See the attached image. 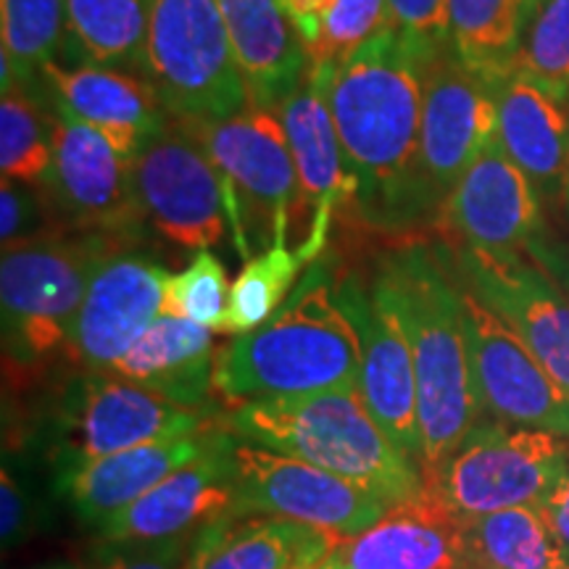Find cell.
I'll return each mask as SVG.
<instances>
[{"label": "cell", "instance_id": "f6af8a7d", "mask_svg": "<svg viewBox=\"0 0 569 569\" xmlns=\"http://www.w3.org/2000/svg\"><path fill=\"white\" fill-rule=\"evenodd\" d=\"M561 209L569 217V159H567V174H565V190H561Z\"/></svg>", "mask_w": 569, "mask_h": 569}, {"label": "cell", "instance_id": "2e32d148", "mask_svg": "<svg viewBox=\"0 0 569 569\" xmlns=\"http://www.w3.org/2000/svg\"><path fill=\"white\" fill-rule=\"evenodd\" d=\"M169 274L132 243L106 253L92 269L63 356L80 369H111L161 317Z\"/></svg>", "mask_w": 569, "mask_h": 569}, {"label": "cell", "instance_id": "681fc988", "mask_svg": "<svg viewBox=\"0 0 569 569\" xmlns=\"http://www.w3.org/2000/svg\"><path fill=\"white\" fill-rule=\"evenodd\" d=\"M565 569H569V567H565Z\"/></svg>", "mask_w": 569, "mask_h": 569}, {"label": "cell", "instance_id": "9c48e42d", "mask_svg": "<svg viewBox=\"0 0 569 569\" xmlns=\"http://www.w3.org/2000/svg\"><path fill=\"white\" fill-rule=\"evenodd\" d=\"M219 415L182 409L109 369H80L63 386L51 419V457L67 472L111 453L206 430Z\"/></svg>", "mask_w": 569, "mask_h": 569}, {"label": "cell", "instance_id": "8992f818", "mask_svg": "<svg viewBox=\"0 0 569 569\" xmlns=\"http://www.w3.org/2000/svg\"><path fill=\"white\" fill-rule=\"evenodd\" d=\"M219 169L230 209L234 246L288 243L290 213L301 206L296 161L277 109L248 106L224 119H182Z\"/></svg>", "mask_w": 569, "mask_h": 569}, {"label": "cell", "instance_id": "8fae6325", "mask_svg": "<svg viewBox=\"0 0 569 569\" xmlns=\"http://www.w3.org/2000/svg\"><path fill=\"white\" fill-rule=\"evenodd\" d=\"M132 190L142 222L184 251H209L232 232L222 174L182 119L134 156Z\"/></svg>", "mask_w": 569, "mask_h": 569}, {"label": "cell", "instance_id": "5b68a950", "mask_svg": "<svg viewBox=\"0 0 569 569\" xmlns=\"http://www.w3.org/2000/svg\"><path fill=\"white\" fill-rule=\"evenodd\" d=\"M122 243L134 240L101 232H63L3 251L0 309L6 365L32 372L51 356L67 351L92 269Z\"/></svg>", "mask_w": 569, "mask_h": 569}, {"label": "cell", "instance_id": "6da1fadb", "mask_svg": "<svg viewBox=\"0 0 569 569\" xmlns=\"http://www.w3.org/2000/svg\"><path fill=\"white\" fill-rule=\"evenodd\" d=\"M432 59L382 24L332 74L330 109L351 198L361 217L382 230L415 224L411 180Z\"/></svg>", "mask_w": 569, "mask_h": 569}, {"label": "cell", "instance_id": "c3c4849f", "mask_svg": "<svg viewBox=\"0 0 569 569\" xmlns=\"http://www.w3.org/2000/svg\"><path fill=\"white\" fill-rule=\"evenodd\" d=\"M317 565H319V561H317ZM317 565H301V567H293V569H315Z\"/></svg>", "mask_w": 569, "mask_h": 569}, {"label": "cell", "instance_id": "4dcf8cb0", "mask_svg": "<svg viewBox=\"0 0 569 569\" xmlns=\"http://www.w3.org/2000/svg\"><path fill=\"white\" fill-rule=\"evenodd\" d=\"M53 163L48 82L17 84L0 101V172L6 180L42 184Z\"/></svg>", "mask_w": 569, "mask_h": 569}, {"label": "cell", "instance_id": "7bdbcfd3", "mask_svg": "<svg viewBox=\"0 0 569 569\" xmlns=\"http://www.w3.org/2000/svg\"><path fill=\"white\" fill-rule=\"evenodd\" d=\"M540 507L549 515L553 530H557V536L565 540V546L569 549V467Z\"/></svg>", "mask_w": 569, "mask_h": 569}, {"label": "cell", "instance_id": "d4e9b609", "mask_svg": "<svg viewBox=\"0 0 569 569\" xmlns=\"http://www.w3.org/2000/svg\"><path fill=\"white\" fill-rule=\"evenodd\" d=\"M343 540L269 515H227L196 532L184 569H293L317 565Z\"/></svg>", "mask_w": 569, "mask_h": 569}, {"label": "cell", "instance_id": "44dd1931", "mask_svg": "<svg viewBox=\"0 0 569 569\" xmlns=\"http://www.w3.org/2000/svg\"><path fill=\"white\" fill-rule=\"evenodd\" d=\"M53 98L96 127L124 159H134L142 148L174 122L161 92L146 74L130 69L92 67V63H46L42 69Z\"/></svg>", "mask_w": 569, "mask_h": 569}, {"label": "cell", "instance_id": "7c38bea8", "mask_svg": "<svg viewBox=\"0 0 569 569\" xmlns=\"http://www.w3.org/2000/svg\"><path fill=\"white\" fill-rule=\"evenodd\" d=\"M53 163L42 190L63 232H101L134 240L142 213L132 190V161L96 127L74 117L48 88Z\"/></svg>", "mask_w": 569, "mask_h": 569}, {"label": "cell", "instance_id": "74e56055", "mask_svg": "<svg viewBox=\"0 0 569 569\" xmlns=\"http://www.w3.org/2000/svg\"><path fill=\"white\" fill-rule=\"evenodd\" d=\"M386 24L419 51L438 56L448 46V0H386Z\"/></svg>", "mask_w": 569, "mask_h": 569}, {"label": "cell", "instance_id": "1f68e13d", "mask_svg": "<svg viewBox=\"0 0 569 569\" xmlns=\"http://www.w3.org/2000/svg\"><path fill=\"white\" fill-rule=\"evenodd\" d=\"M303 264L309 261L298 248H288V243H277L248 259L243 272L230 284L222 336L238 338L264 325L288 301Z\"/></svg>", "mask_w": 569, "mask_h": 569}, {"label": "cell", "instance_id": "30bf717a", "mask_svg": "<svg viewBox=\"0 0 569 569\" xmlns=\"http://www.w3.org/2000/svg\"><path fill=\"white\" fill-rule=\"evenodd\" d=\"M493 84L465 67L451 42L432 59L425 80L422 127L411 180L415 224L440 217L448 196L482 148L496 138Z\"/></svg>", "mask_w": 569, "mask_h": 569}, {"label": "cell", "instance_id": "bcb514c9", "mask_svg": "<svg viewBox=\"0 0 569 569\" xmlns=\"http://www.w3.org/2000/svg\"><path fill=\"white\" fill-rule=\"evenodd\" d=\"M540 3H543V0H525V11H528V19L532 17V11H536Z\"/></svg>", "mask_w": 569, "mask_h": 569}, {"label": "cell", "instance_id": "277c9868", "mask_svg": "<svg viewBox=\"0 0 569 569\" xmlns=\"http://www.w3.org/2000/svg\"><path fill=\"white\" fill-rule=\"evenodd\" d=\"M219 425L246 443L309 461L372 490L388 507L415 501L427 490L425 469L377 425L359 386L232 403L219 415Z\"/></svg>", "mask_w": 569, "mask_h": 569}, {"label": "cell", "instance_id": "83f0119b", "mask_svg": "<svg viewBox=\"0 0 569 569\" xmlns=\"http://www.w3.org/2000/svg\"><path fill=\"white\" fill-rule=\"evenodd\" d=\"M469 569H565L569 549L543 507H511L461 519Z\"/></svg>", "mask_w": 569, "mask_h": 569}, {"label": "cell", "instance_id": "484cf974", "mask_svg": "<svg viewBox=\"0 0 569 569\" xmlns=\"http://www.w3.org/2000/svg\"><path fill=\"white\" fill-rule=\"evenodd\" d=\"M213 336L217 332L190 319L161 315L109 372L153 390L177 407L206 411L217 398Z\"/></svg>", "mask_w": 569, "mask_h": 569}, {"label": "cell", "instance_id": "3957f363", "mask_svg": "<svg viewBox=\"0 0 569 569\" xmlns=\"http://www.w3.org/2000/svg\"><path fill=\"white\" fill-rule=\"evenodd\" d=\"M361 343L317 264L264 325L217 351L213 390L227 403L315 396L359 386Z\"/></svg>", "mask_w": 569, "mask_h": 569}, {"label": "cell", "instance_id": "ac0fdd59", "mask_svg": "<svg viewBox=\"0 0 569 569\" xmlns=\"http://www.w3.org/2000/svg\"><path fill=\"white\" fill-rule=\"evenodd\" d=\"M440 222L461 246L525 253L549 232L546 206L498 134L482 148L440 211Z\"/></svg>", "mask_w": 569, "mask_h": 569}, {"label": "cell", "instance_id": "5bb4252c", "mask_svg": "<svg viewBox=\"0 0 569 569\" xmlns=\"http://www.w3.org/2000/svg\"><path fill=\"white\" fill-rule=\"evenodd\" d=\"M457 280L530 348L569 398V293L528 253L440 246Z\"/></svg>", "mask_w": 569, "mask_h": 569}, {"label": "cell", "instance_id": "f546056e", "mask_svg": "<svg viewBox=\"0 0 569 569\" xmlns=\"http://www.w3.org/2000/svg\"><path fill=\"white\" fill-rule=\"evenodd\" d=\"M525 24V0H448L451 51L490 84L517 69Z\"/></svg>", "mask_w": 569, "mask_h": 569}, {"label": "cell", "instance_id": "ee69618b", "mask_svg": "<svg viewBox=\"0 0 569 569\" xmlns=\"http://www.w3.org/2000/svg\"><path fill=\"white\" fill-rule=\"evenodd\" d=\"M315 569H346V565H343V559H340V553L336 549L330 553V557H325L322 561H319Z\"/></svg>", "mask_w": 569, "mask_h": 569}, {"label": "cell", "instance_id": "4fadbf2b", "mask_svg": "<svg viewBox=\"0 0 569 569\" xmlns=\"http://www.w3.org/2000/svg\"><path fill=\"white\" fill-rule=\"evenodd\" d=\"M234 472L238 490L232 511L293 519L340 540L372 528L390 509L380 496L351 480L238 438Z\"/></svg>", "mask_w": 569, "mask_h": 569}, {"label": "cell", "instance_id": "9a60e30c", "mask_svg": "<svg viewBox=\"0 0 569 569\" xmlns=\"http://www.w3.org/2000/svg\"><path fill=\"white\" fill-rule=\"evenodd\" d=\"M459 293L469 369L482 411L503 425L530 427L569 440V398L565 390L511 327L461 282Z\"/></svg>", "mask_w": 569, "mask_h": 569}, {"label": "cell", "instance_id": "ba28073f", "mask_svg": "<svg viewBox=\"0 0 569 569\" xmlns=\"http://www.w3.org/2000/svg\"><path fill=\"white\" fill-rule=\"evenodd\" d=\"M567 467V438L480 419L425 478L453 515L467 519L511 507H540Z\"/></svg>", "mask_w": 569, "mask_h": 569}, {"label": "cell", "instance_id": "e0dca14e", "mask_svg": "<svg viewBox=\"0 0 569 569\" xmlns=\"http://www.w3.org/2000/svg\"><path fill=\"white\" fill-rule=\"evenodd\" d=\"M336 298L361 343L359 390L388 438L422 467L417 372L393 309L353 274L336 277ZM425 469V467H422Z\"/></svg>", "mask_w": 569, "mask_h": 569}, {"label": "cell", "instance_id": "52a82bcc", "mask_svg": "<svg viewBox=\"0 0 569 569\" xmlns=\"http://www.w3.org/2000/svg\"><path fill=\"white\" fill-rule=\"evenodd\" d=\"M142 74L177 119H224L251 106L219 0H151Z\"/></svg>", "mask_w": 569, "mask_h": 569}, {"label": "cell", "instance_id": "7dc6e473", "mask_svg": "<svg viewBox=\"0 0 569 569\" xmlns=\"http://www.w3.org/2000/svg\"><path fill=\"white\" fill-rule=\"evenodd\" d=\"M42 569H74V567H69V565H51V567H42Z\"/></svg>", "mask_w": 569, "mask_h": 569}, {"label": "cell", "instance_id": "d6986e66", "mask_svg": "<svg viewBox=\"0 0 569 569\" xmlns=\"http://www.w3.org/2000/svg\"><path fill=\"white\" fill-rule=\"evenodd\" d=\"M332 74L336 63H309L301 84L277 109L296 161L301 206L311 209L309 238L298 246L306 261L325 251L332 213L351 198V177L330 109Z\"/></svg>", "mask_w": 569, "mask_h": 569}, {"label": "cell", "instance_id": "ab89813d", "mask_svg": "<svg viewBox=\"0 0 569 569\" xmlns=\"http://www.w3.org/2000/svg\"><path fill=\"white\" fill-rule=\"evenodd\" d=\"M193 538L196 532H188V536L156 540V543L127 546L124 551L113 553L103 569H184Z\"/></svg>", "mask_w": 569, "mask_h": 569}, {"label": "cell", "instance_id": "7a4b0ae2", "mask_svg": "<svg viewBox=\"0 0 569 569\" xmlns=\"http://www.w3.org/2000/svg\"><path fill=\"white\" fill-rule=\"evenodd\" d=\"M372 288L393 309L415 359L427 475L486 419L469 369L459 282L443 248L407 243L382 256Z\"/></svg>", "mask_w": 569, "mask_h": 569}, {"label": "cell", "instance_id": "cb8c5ba5", "mask_svg": "<svg viewBox=\"0 0 569 569\" xmlns=\"http://www.w3.org/2000/svg\"><path fill=\"white\" fill-rule=\"evenodd\" d=\"M503 151L522 169L543 206L561 203L569 159V101L519 71L493 82Z\"/></svg>", "mask_w": 569, "mask_h": 569}, {"label": "cell", "instance_id": "d6a6232c", "mask_svg": "<svg viewBox=\"0 0 569 569\" xmlns=\"http://www.w3.org/2000/svg\"><path fill=\"white\" fill-rule=\"evenodd\" d=\"M0 30L17 84L30 88L63 42V0H0Z\"/></svg>", "mask_w": 569, "mask_h": 569}, {"label": "cell", "instance_id": "e575fe53", "mask_svg": "<svg viewBox=\"0 0 569 569\" xmlns=\"http://www.w3.org/2000/svg\"><path fill=\"white\" fill-rule=\"evenodd\" d=\"M227 298H230V284H227L222 261L211 251H201L196 253L188 269H182L180 274H169L163 284L161 315L190 319L213 332H222Z\"/></svg>", "mask_w": 569, "mask_h": 569}, {"label": "cell", "instance_id": "f1b7e54d", "mask_svg": "<svg viewBox=\"0 0 569 569\" xmlns=\"http://www.w3.org/2000/svg\"><path fill=\"white\" fill-rule=\"evenodd\" d=\"M151 0H63V46L80 63L142 74Z\"/></svg>", "mask_w": 569, "mask_h": 569}, {"label": "cell", "instance_id": "7402d4cb", "mask_svg": "<svg viewBox=\"0 0 569 569\" xmlns=\"http://www.w3.org/2000/svg\"><path fill=\"white\" fill-rule=\"evenodd\" d=\"M224 427L217 422L182 438L127 448L56 475V486L84 522L98 525L132 507L177 469L206 457L224 438Z\"/></svg>", "mask_w": 569, "mask_h": 569}, {"label": "cell", "instance_id": "ffe728a7", "mask_svg": "<svg viewBox=\"0 0 569 569\" xmlns=\"http://www.w3.org/2000/svg\"><path fill=\"white\" fill-rule=\"evenodd\" d=\"M238 472H234V436L224 438L193 465L177 469L132 507L113 515L96 528L103 540L117 546L156 543L174 536L198 532L211 519L234 507Z\"/></svg>", "mask_w": 569, "mask_h": 569}, {"label": "cell", "instance_id": "603a6c76", "mask_svg": "<svg viewBox=\"0 0 569 569\" xmlns=\"http://www.w3.org/2000/svg\"><path fill=\"white\" fill-rule=\"evenodd\" d=\"M346 569H469L465 525L430 486L338 546Z\"/></svg>", "mask_w": 569, "mask_h": 569}, {"label": "cell", "instance_id": "4316f807", "mask_svg": "<svg viewBox=\"0 0 569 569\" xmlns=\"http://www.w3.org/2000/svg\"><path fill=\"white\" fill-rule=\"evenodd\" d=\"M251 106L280 109L309 71V56L282 0H219Z\"/></svg>", "mask_w": 569, "mask_h": 569}, {"label": "cell", "instance_id": "b9f144b4", "mask_svg": "<svg viewBox=\"0 0 569 569\" xmlns=\"http://www.w3.org/2000/svg\"><path fill=\"white\" fill-rule=\"evenodd\" d=\"M525 253L532 261H538L569 293V238H557L549 230L546 234H540L538 240H532Z\"/></svg>", "mask_w": 569, "mask_h": 569}, {"label": "cell", "instance_id": "60d3db41", "mask_svg": "<svg viewBox=\"0 0 569 569\" xmlns=\"http://www.w3.org/2000/svg\"><path fill=\"white\" fill-rule=\"evenodd\" d=\"M336 0H282L284 11H288L290 21H293L298 38H301L306 56H311L322 42L325 19L330 13Z\"/></svg>", "mask_w": 569, "mask_h": 569}, {"label": "cell", "instance_id": "8d00e7d4", "mask_svg": "<svg viewBox=\"0 0 569 569\" xmlns=\"http://www.w3.org/2000/svg\"><path fill=\"white\" fill-rule=\"evenodd\" d=\"M51 227H59L42 184L6 180L0 184V240L3 251L51 238ZM63 234V232H61Z\"/></svg>", "mask_w": 569, "mask_h": 569}, {"label": "cell", "instance_id": "d590c367", "mask_svg": "<svg viewBox=\"0 0 569 569\" xmlns=\"http://www.w3.org/2000/svg\"><path fill=\"white\" fill-rule=\"evenodd\" d=\"M386 24V0H336L325 19L322 42L309 63H340L351 59Z\"/></svg>", "mask_w": 569, "mask_h": 569}, {"label": "cell", "instance_id": "f35d334b", "mask_svg": "<svg viewBox=\"0 0 569 569\" xmlns=\"http://www.w3.org/2000/svg\"><path fill=\"white\" fill-rule=\"evenodd\" d=\"M34 530V503L30 490L17 475L9 461L0 472V536L3 549H17L21 540H27Z\"/></svg>", "mask_w": 569, "mask_h": 569}, {"label": "cell", "instance_id": "836d02e7", "mask_svg": "<svg viewBox=\"0 0 569 569\" xmlns=\"http://www.w3.org/2000/svg\"><path fill=\"white\" fill-rule=\"evenodd\" d=\"M515 71L569 101V0H543L532 11Z\"/></svg>", "mask_w": 569, "mask_h": 569}]
</instances>
